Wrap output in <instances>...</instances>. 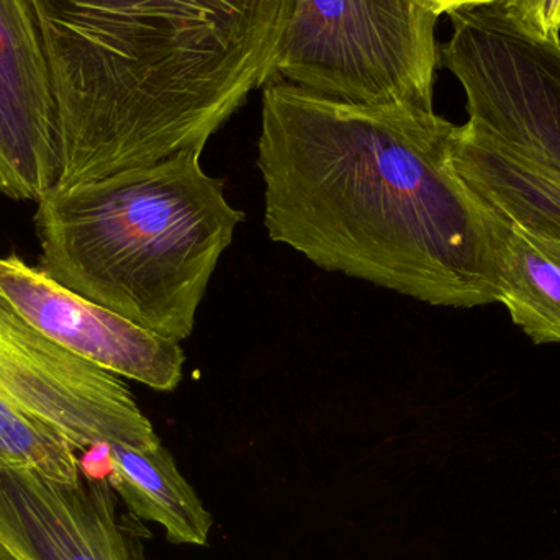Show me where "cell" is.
Segmentation results:
<instances>
[{
	"mask_svg": "<svg viewBox=\"0 0 560 560\" xmlns=\"http://www.w3.org/2000/svg\"><path fill=\"white\" fill-rule=\"evenodd\" d=\"M440 49L467 97V124L560 179V43L526 32L502 0L447 13Z\"/></svg>",
	"mask_w": 560,
	"mask_h": 560,
	"instance_id": "obj_5",
	"label": "cell"
},
{
	"mask_svg": "<svg viewBox=\"0 0 560 560\" xmlns=\"http://www.w3.org/2000/svg\"><path fill=\"white\" fill-rule=\"evenodd\" d=\"M0 397L65 434L75 451L150 450L153 424L118 375L43 335L0 293Z\"/></svg>",
	"mask_w": 560,
	"mask_h": 560,
	"instance_id": "obj_6",
	"label": "cell"
},
{
	"mask_svg": "<svg viewBox=\"0 0 560 560\" xmlns=\"http://www.w3.org/2000/svg\"><path fill=\"white\" fill-rule=\"evenodd\" d=\"M74 187L203 151L276 75L296 0H32Z\"/></svg>",
	"mask_w": 560,
	"mask_h": 560,
	"instance_id": "obj_2",
	"label": "cell"
},
{
	"mask_svg": "<svg viewBox=\"0 0 560 560\" xmlns=\"http://www.w3.org/2000/svg\"><path fill=\"white\" fill-rule=\"evenodd\" d=\"M502 222L500 303L535 345H560V242Z\"/></svg>",
	"mask_w": 560,
	"mask_h": 560,
	"instance_id": "obj_12",
	"label": "cell"
},
{
	"mask_svg": "<svg viewBox=\"0 0 560 560\" xmlns=\"http://www.w3.org/2000/svg\"><path fill=\"white\" fill-rule=\"evenodd\" d=\"M108 480L0 467V536L26 560H133Z\"/></svg>",
	"mask_w": 560,
	"mask_h": 560,
	"instance_id": "obj_9",
	"label": "cell"
},
{
	"mask_svg": "<svg viewBox=\"0 0 560 560\" xmlns=\"http://www.w3.org/2000/svg\"><path fill=\"white\" fill-rule=\"evenodd\" d=\"M0 467L59 483L81 482L78 451L56 428L0 397Z\"/></svg>",
	"mask_w": 560,
	"mask_h": 560,
	"instance_id": "obj_13",
	"label": "cell"
},
{
	"mask_svg": "<svg viewBox=\"0 0 560 560\" xmlns=\"http://www.w3.org/2000/svg\"><path fill=\"white\" fill-rule=\"evenodd\" d=\"M451 161L457 176L500 219L560 242V179L500 147L469 124L454 130Z\"/></svg>",
	"mask_w": 560,
	"mask_h": 560,
	"instance_id": "obj_10",
	"label": "cell"
},
{
	"mask_svg": "<svg viewBox=\"0 0 560 560\" xmlns=\"http://www.w3.org/2000/svg\"><path fill=\"white\" fill-rule=\"evenodd\" d=\"M0 293L43 335L84 361L158 392L179 387L186 362L179 342L66 289L19 256L0 258Z\"/></svg>",
	"mask_w": 560,
	"mask_h": 560,
	"instance_id": "obj_7",
	"label": "cell"
},
{
	"mask_svg": "<svg viewBox=\"0 0 560 560\" xmlns=\"http://www.w3.org/2000/svg\"><path fill=\"white\" fill-rule=\"evenodd\" d=\"M59 177L58 105L32 0H0V194L38 202Z\"/></svg>",
	"mask_w": 560,
	"mask_h": 560,
	"instance_id": "obj_8",
	"label": "cell"
},
{
	"mask_svg": "<svg viewBox=\"0 0 560 560\" xmlns=\"http://www.w3.org/2000/svg\"><path fill=\"white\" fill-rule=\"evenodd\" d=\"M0 560H26L0 536Z\"/></svg>",
	"mask_w": 560,
	"mask_h": 560,
	"instance_id": "obj_15",
	"label": "cell"
},
{
	"mask_svg": "<svg viewBox=\"0 0 560 560\" xmlns=\"http://www.w3.org/2000/svg\"><path fill=\"white\" fill-rule=\"evenodd\" d=\"M108 483L133 515L163 526L173 545L209 541L212 516L163 443L150 450L112 447Z\"/></svg>",
	"mask_w": 560,
	"mask_h": 560,
	"instance_id": "obj_11",
	"label": "cell"
},
{
	"mask_svg": "<svg viewBox=\"0 0 560 560\" xmlns=\"http://www.w3.org/2000/svg\"><path fill=\"white\" fill-rule=\"evenodd\" d=\"M438 19L428 0H296L276 75L349 104L433 110Z\"/></svg>",
	"mask_w": 560,
	"mask_h": 560,
	"instance_id": "obj_4",
	"label": "cell"
},
{
	"mask_svg": "<svg viewBox=\"0 0 560 560\" xmlns=\"http://www.w3.org/2000/svg\"><path fill=\"white\" fill-rule=\"evenodd\" d=\"M510 15L532 35L560 43V0H502Z\"/></svg>",
	"mask_w": 560,
	"mask_h": 560,
	"instance_id": "obj_14",
	"label": "cell"
},
{
	"mask_svg": "<svg viewBox=\"0 0 560 560\" xmlns=\"http://www.w3.org/2000/svg\"><path fill=\"white\" fill-rule=\"evenodd\" d=\"M262 89L256 164L272 242L433 306L502 302V219L454 170L456 125L417 105L336 101L279 75Z\"/></svg>",
	"mask_w": 560,
	"mask_h": 560,
	"instance_id": "obj_1",
	"label": "cell"
},
{
	"mask_svg": "<svg viewBox=\"0 0 560 560\" xmlns=\"http://www.w3.org/2000/svg\"><path fill=\"white\" fill-rule=\"evenodd\" d=\"M184 151L81 186L55 187L35 213L39 271L173 341L197 310L245 213L225 180Z\"/></svg>",
	"mask_w": 560,
	"mask_h": 560,
	"instance_id": "obj_3",
	"label": "cell"
}]
</instances>
